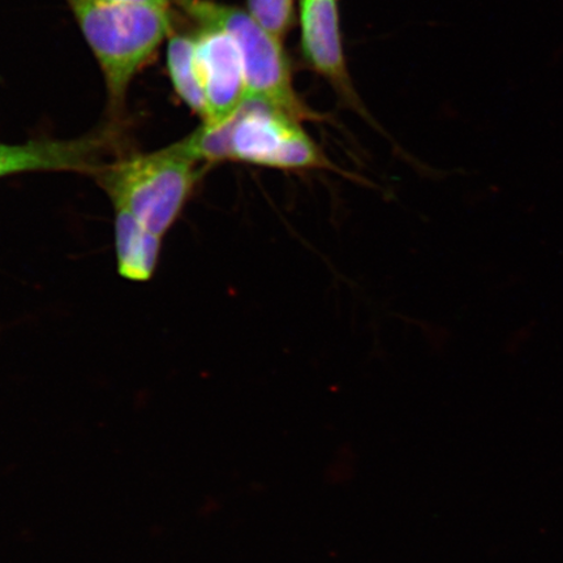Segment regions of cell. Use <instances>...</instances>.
Listing matches in <instances>:
<instances>
[{"label":"cell","mask_w":563,"mask_h":563,"mask_svg":"<svg viewBox=\"0 0 563 563\" xmlns=\"http://www.w3.org/2000/svg\"><path fill=\"white\" fill-rule=\"evenodd\" d=\"M104 79L110 122L122 124L133 79L173 33L170 9L121 0H66Z\"/></svg>","instance_id":"1"},{"label":"cell","mask_w":563,"mask_h":563,"mask_svg":"<svg viewBox=\"0 0 563 563\" xmlns=\"http://www.w3.org/2000/svg\"><path fill=\"white\" fill-rule=\"evenodd\" d=\"M208 167L180 140L159 151L125 153L106 162L93 178L114 208L129 210L147 230L164 238Z\"/></svg>","instance_id":"2"},{"label":"cell","mask_w":563,"mask_h":563,"mask_svg":"<svg viewBox=\"0 0 563 563\" xmlns=\"http://www.w3.org/2000/svg\"><path fill=\"white\" fill-rule=\"evenodd\" d=\"M173 4L200 27H216L234 40L242 55L249 101L269 104L299 122L316 119L295 93L280 41L258 25L249 12L211 0H173Z\"/></svg>","instance_id":"3"},{"label":"cell","mask_w":563,"mask_h":563,"mask_svg":"<svg viewBox=\"0 0 563 563\" xmlns=\"http://www.w3.org/2000/svg\"><path fill=\"white\" fill-rule=\"evenodd\" d=\"M297 119L246 101L229 121L228 161L287 172L333 168Z\"/></svg>","instance_id":"4"},{"label":"cell","mask_w":563,"mask_h":563,"mask_svg":"<svg viewBox=\"0 0 563 563\" xmlns=\"http://www.w3.org/2000/svg\"><path fill=\"white\" fill-rule=\"evenodd\" d=\"M123 124L109 122L76 139H37L23 144L0 143V179L26 173H79L93 176L125 154Z\"/></svg>","instance_id":"5"},{"label":"cell","mask_w":563,"mask_h":563,"mask_svg":"<svg viewBox=\"0 0 563 563\" xmlns=\"http://www.w3.org/2000/svg\"><path fill=\"white\" fill-rule=\"evenodd\" d=\"M195 40L197 69L208 106L202 124L222 125L249 101L242 55L234 40L216 27H200Z\"/></svg>","instance_id":"6"},{"label":"cell","mask_w":563,"mask_h":563,"mask_svg":"<svg viewBox=\"0 0 563 563\" xmlns=\"http://www.w3.org/2000/svg\"><path fill=\"white\" fill-rule=\"evenodd\" d=\"M301 46L306 59L336 89L351 96L338 0H300Z\"/></svg>","instance_id":"7"},{"label":"cell","mask_w":563,"mask_h":563,"mask_svg":"<svg viewBox=\"0 0 563 563\" xmlns=\"http://www.w3.org/2000/svg\"><path fill=\"white\" fill-rule=\"evenodd\" d=\"M118 272L132 282L150 280L156 273L162 238L147 230L129 210L114 208Z\"/></svg>","instance_id":"8"},{"label":"cell","mask_w":563,"mask_h":563,"mask_svg":"<svg viewBox=\"0 0 563 563\" xmlns=\"http://www.w3.org/2000/svg\"><path fill=\"white\" fill-rule=\"evenodd\" d=\"M167 68L176 95L206 122L208 106L197 69L195 35H168Z\"/></svg>","instance_id":"9"},{"label":"cell","mask_w":563,"mask_h":563,"mask_svg":"<svg viewBox=\"0 0 563 563\" xmlns=\"http://www.w3.org/2000/svg\"><path fill=\"white\" fill-rule=\"evenodd\" d=\"M249 13L280 41L292 24L294 0H249Z\"/></svg>","instance_id":"10"},{"label":"cell","mask_w":563,"mask_h":563,"mask_svg":"<svg viewBox=\"0 0 563 563\" xmlns=\"http://www.w3.org/2000/svg\"><path fill=\"white\" fill-rule=\"evenodd\" d=\"M121 2L147 3V4L164 7V9H170V7L173 4V0H121Z\"/></svg>","instance_id":"11"}]
</instances>
